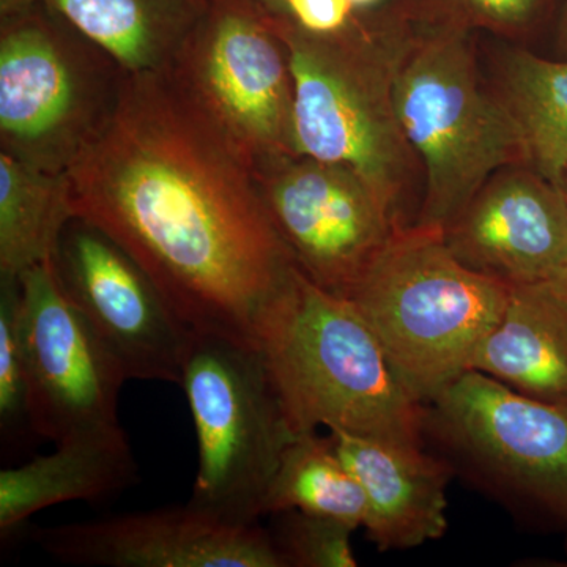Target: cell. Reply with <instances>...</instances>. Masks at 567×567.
<instances>
[{
	"instance_id": "1",
	"label": "cell",
	"mask_w": 567,
	"mask_h": 567,
	"mask_svg": "<svg viewBox=\"0 0 567 567\" xmlns=\"http://www.w3.org/2000/svg\"><path fill=\"white\" fill-rule=\"evenodd\" d=\"M66 177L74 218L122 246L189 330L254 346L292 257L251 159L169 70L128 74Z\"/></svg>"
},
{
	"instance_id": "2",
	"label": "cell",
	"mask_w": 567,
	"mask_h": 567,
	"mask_svg": "<svg viewBox=\"0 0 567 567\" xmlns=\"http://www.w3.org/2000/svg\"><path fill=\"white\" fill-rule=\"evenodd\" d=\"M254 346L295 435L324 425L425 446V404L402 385L363 316L295 265L257 317Z\"/></svg>"
},
{
	"instance_id": "3",
	"label": "cell",
	"mask_w": 567,
	"mask_h": 567,
	"mask_svg": "<svg viewBox=\"0 0 567 567\" xmlns=\"http://www.w3.org/2000/svg\"><path fill=\"white\" fill-rule=\"evenodd\" d=\"M395 115L424 167L417 226L445 233L496 173L525 166L516 121L477 66L468 29L412 11L380 20Z\"/></svg>"
},
{
	"instance_id": "4",
	"label": "cell",
	"mask_w": 567,
	"mask_h": 567,
	"mask_svg": "<svg viewBox=\"0 0 567 567\" xmlns=\"http://www.w3.org/2000/svg\"><path fill=\"white\" fill-rule=\"evenodd\" d=\"M513 287L454 256L445 233L395 229L349 295L402 385L421 404L472 369Z\"/></svg>"
},
{
	"instance_id": "5",
	"label": "cell",
	"mask_w": 567,
	"mask_h": 567,
	"mask_svg": "<svg viewBox=\"0 0 567 567\" xmlns=\"http://www.w3.org/2000/svg\"><path fill=\"white\" fill-rule=\"evenodd\" d=\"M270 17L292 70L295 155L352 167L399 221L417 156L395 115L380 22L354 10L341 31L315 33Z\"/></svg>"
},
{
	"instance_id": "6",
	"label": "cell",
	"mask_w": 567,
	"mask_h": 567,
	"mask_svg": "<svg viewBox=\"0 0 567 567\" xmlns=\"http://www.w3.org/2000/svg\"><path fill=\"white\" fill-rule=\"evenodd\" d=\"M128 73L43 2L0 20V152L66 174L114 117Z\"/></svg>"
},
{
	"instance_id": "7",
	"label": "cell",
	"mask_w": 567,
	"mask_h": 567,
	"mask_svg": "<svg viewBox=\"0 0 567 567\" xmlns=\"http://www.w3.org/2000/svg\"><path fill=\"white\" fill-rule=\"evenodd\" d=\"M424 442L511 513L567 527V406L472 369L425 404Z\"/></svg>"
},
{
	"instance_id": "8",
	"label": "cell",
	"mask_w": 567,
	"mask_h": 567,
	"mask_svg": "<svg viewBox=\"0 0 567 567\" xmlns=\"http://www.w3.org/2000/svg\"><path fill=\"white\" fill-rule=\"evenodd\" d=\"M197 440L189 502L238 522H259L265 495L295 432L254 346L193 333L181 385Z\"/></svg>"
},
{
	"instance_id": "9",
	"label": "cell",
	"mask_w": 567,
	"mask_h": 567,
	"mask_svg": "<svg viewBox=\"0 0 567 567\" xmlns=\"http://www.w3.org/2000/svg\"><path fill=\"white\" fill-rule=\"evenodd\" d=\"M171 73L254 166L293 152V78L270 11L210 0Z\"/></svg>"
},
{
	"instance_id": "10",
	"label": "cell",
	"mask_w": 567,
	"mask_h": 567,
	"mask_svg": "<svg viewBox=\"0 0 567 567\" xmlns=\"http://www.w3.org/2000/svg\"><path fill=\"white\" fill-rule=\"evenodd\" d=\"M254 171L295 267L328 292L349 298L402 224L346 164L284 155Z\"/></svg>"
},
{
	"instance_id": "11",
	"label": "cell",
	"mask_w": 567,
	"mask_h": 567,
	"mask_svg": "<svg viewBox=\"0 0 567 567\" xmlns=\"http://www.w3.org/2000/svg\"><path fill=\"white\" fill-rule=\"evenodd\" d=\"M18 279L32 434L59 445L118 427V398L128 379L63 293L52 260Z\"/></svg>"
},
{
	"instance_id": "12",
	"label": "cell",
	"mask_w": 567,
	"mask_h": 567,
	"mask_svg": "<svg viewBox=\"0 0 567 567\" xmlns=\"http://www.w3.org/2000/svg\"><path fill=\"white\" fill-rule=\"evenodd\" d=\"M52 264L63 293L126 379L181 385L194 331L122 246L84 219L73 218Z\"/></svg>"
},
{
	"instance_id": "13",
	"label": "cell",
	"mask_w": 567,
	"mask_h": 567,
	"mask_svg": "<svg viewBox=\"0 0 567 567\" xmlns=\"http://www.w3.org/2000/svg\"><path fill=\"white\" fill-rule=\"evenodd\" d=\"M33 543L58 561L104 567H284L270 532L188 502L37 528Z\"/></svg>"
},
{
	"instance_id": "14",
	"label": "cell",
	"mask_w": 567,
	"mask_h": 567,
	"mask_svg": "<svg viewBox=\"0 0 567 567\" xmlns=\"http://www.w3.org/2000/svg\"><path fill=\"white\" fill-rule=\"evenodd\" d=\"M454 256L507 286L557 281L567 270V200L527 166L496 173L445 230Z\"/></svg>"
},
{
	"instance_id": "15",
	"label": "cell",
	"mask_w": 567,
	"mask_h": 567,
	"mask_svg": "<svg viewBox=\"0 0 567 567\" xmlns=\"http://www.w3.org/2000/svg\"><path fill=\"white\" fill-rule=\"evenodd\" d=\"M368 503L364 528L379 551L410 550L447 529V484L454 470L424 446L330 431Z\"/></svg>"
},
{
	"instance_id": "16",
	"label": "cell",
	"mask_w": 567,
	"mask_h": 567,
	"mask_svg": "<svg viewBox=\"0 0 567 567\" xmlns=\"http://www.w3.org/2000/svg\"><path fill=\"white\" fill-rule=\"evenodd\" d=\"M137 473L122 425L59 443L52 454L0 472V535L61 503L106 502L134 486Z\"/></svg>"
},
{
	"instance_id": "17",
	"label": "cell",
	"mask_w": 567,
	"mask_h": 567,
	"mask_svg": "<svg viewBox=\"0 0 567 567\" xmlns=\"http://www.w3.org/2000/svg\"><path fill=\"white\" fill-rule=\"evenodd\" d=\"M472 369L528 398L567 406L566 290L554 281L514 286Z\"/></svg>"
},
{
	"instance_id": "18",
	"label": "cell",
	"mask_w": 567,
	"mask_h": 567,
	"mask_svg": "<svg viewBox=\"0 0 567 567\" xmlns=\"http://www.w3.org/2000/svg\"><path fill=\"white\" fill-rule=\"evenodd\" d=\"M128 74L169 70L210 0H43Z\"/></svg>"
},
{
	"instance_id": "19",
	"label": "cell",
	"mask_w": 567,
	"mask_h": 567,
	"mask_svg": "<svg viewBox=\"0 0 567 567\" xmlns=\"http://www.w3.org/2000/svg\"><path fill=\"white\" fill-rule=\"evenodd\" d=\"M73 218L66 174L0 152V275L18 278L52 260Z\"/></svg>"
},
{
	"instance_id": "20",
	"label": "cell",
	"mask_w": 567,
	"mask_h": 567,
	"mask_svg": "<svg viewBox=\"0 0 567 567\" xmlns=\"http://www.w3.org/2000/svg\"><path fill=\"white\" fill-rule=\"evenodd\" d=\"M498 95L516 121L525 166L561 188L567 173V59L514 52Z\"/></svg>"
},
{
	"instance_id": "21",
	"label": "cell",
	"mask_w": 567,
	"mask_h": 567,
	"mask_svg": "<svg viewBox=\"0 0 567 567\" xmlns=\"http://www.w3.org/2000/svg\"><path fill=\"white\" fill-rule=\"evenodd\" d=\"M300 511L347 527H364L368 503L360 481L342 461L333 436H295L279 462L262 505V516Z\"/></svg>"
},
{
	"instance_id": "22",
	"label": "cell",
	"mask_w": 567,
	"mask_h": 567,
	"mask_svg": "<svg viewBox=\"0 0 567 567\" xmlns=\"http://www.w3.org/2000/svg\"><path fill=\"white\" fill-rule=\"evenodd\" d=\"M31 431L20 328V279L0 275V436L3 450Z\"/></svg>"
},
{
	"instance_id": "23",
	"label": "cell",
	"mask_w": 567,
	"mask_h": 567,
	"mask_svg": "<svg viewBox=\"0 0 567 567\" xmlns=\"http://www.w3.org/2000/svg\"><path fill=\"white\" fill-rule=\"evenodd\" d=\"M268 529L284 567H357L353 528L300 511H286Z\"/></svg>"
},
{
	"instance_id": "24",
	"label": "cell",
	"mask_w": 567,
	"mask_h": 567,
	"mask_svg": "<svg viewBox=\"0 0 567 567\" xmlns=\"http://www.w3.org/2000/svg\"><path fill=\"white\" fill-rule=\"evenodd\" d=\"M548 0H417V17L451 22L458 28H483L498 33L527 31L543 14Z\"/></svg>"
},
{
	"instance_id": "25",
	"label": "cell",
	"mask_w": 567,
	"mask_h": 567,
	"mask_svg": "<svg viewBox=\"0 0 567 567\" xmlns=\"http://www.w3.org/2000/svg\"><path fill=\"white\" fill-rule=\"evenodd\" d=\"M350 0H284V11L305 31L333 33L344 29L354 13Z\"/></svg>"
},
{
	"instance_id": "26",
	"label": "cell",
	"mask_w": 567,
	"mask_h": 567,
	"mask_svg": "<svg viewBox=\"0 0 567 567\" xmlns=\"http://www.w3.org/2000/svg\"><path fill=\"white\" fill-rule=\"evenodd\" d=\"M41 2L43 0H0V20L24 13Z\"/></svg>"
},
{
	"instance_id": "27",
	"label": "cell",
	"mask_w": 567,
	"mask_h": 567,
	"mask_svg": "<svg viewBox=\"0 0 567 567\" xmlns=\"http://www.w3.org/2000/svg\"><path fill=\"white\" fill-rule=\"evenodd\" d=\"M559 44L567 54V0L563 7L561 21H559Z\"/></svg>"
},
{
	"instance_id": "28",
	"label": "cell",
	"mask_w": 567,
	"mask_h": 567,
	"mask_svg": "<svg viewBox=\"0 0 567 567\" xmlns=\"http://www.w3.org/2000/svg\"><path fill=\"white\" fill-rule=\"evenodd\" d=\"M264 9L270 11V13H282L284 0H256Z\"/></svg>"
},
{
	"instance_id": "29",
	"label": "cell",
	"mask_w": 567,
	"mask_h": 567,
	"mask_svg": "<svg viewBox=\"0 0 567 567\" xmlns=\"http://www.w3.org/2000/svg\"><path fill=\"white\" fill-rule=\"evenodd\" d=\"M353 3L354 9H368V7L375 6L380 0H350Z\"/></svg>"
},
{
	"instance_id": "30",
	"label": "cell",
	"mask_w": 567,
	"mask_h": 567,
	"mask_svg": "<svg viewBox=\"0 0 567 567\" xmlns=\"http://www.w3.org/2000/svg\"><path fill=\"white\" fill-rule=\"evenodd\" d=\"M554 282H557L559 287H561L563 290H566L567 292V270L565 271V274H563L561 276H559V278L557 279V281H554Z\"/></svg>"
},
{
	"instance_id": "31",
	"label": "cell",
	"mask_w": 567,
	"mask_h": 567,
	"mask_svg": "<svg viewBox=\"0 0 567 567\" xmlns=\"http://www.w3.org/2000/svg\"><path fill=\"white\" fill-rule=\"evenodd\" d=\"M561 192H563V194H565V197H566V200H567V173L565 175V181H563Z\"/></svg>"
}]
</instances>
